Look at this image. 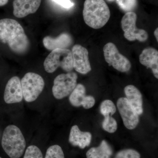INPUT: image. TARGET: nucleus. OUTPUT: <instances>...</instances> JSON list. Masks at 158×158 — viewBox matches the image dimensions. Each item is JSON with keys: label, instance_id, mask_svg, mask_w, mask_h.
Here are the masks:
<instances>
[{"label": "nucleus", "instance_id": "f257e3e1", "mask_svg": "<svg viewBox=\"0 0 158 158\" xmlns=\"http://www.w3.org/2000/svg\"><path fill=\"white\" fill-rule=\"evenodd\" d=\"M0 40L19 54L26 53L30 44L23 27L16 20L10 19L0 20Z\"/></svg>", "mask_w": 158, "mask_h": 158}, {"label": "nucleus", "instance_id": "f03ea898", "mask_svg": "<svg viewBox=\"0 0 158 158\" xmlns=\"http://www.w3.org/2000/svg\"><path fill=\"white\" fill-rule=\"evenodd\" d=\"M83 15L87 25L92 28L100 29L110 19V9L104 0H85Z\"/></svg>", "mask_w": 158, "mask_h": 158}, {"label": "nucleus", "instance_id": "7ed1b4c3", "mask_svg": "<svg viewBox=\"0 0 158 158\" xmlns=\"http://www.w3.org/2000/svg\"><path fill=\"white\" fill-rule=\"evenodd\" d=\"M2 145L9 157L19 158L24 152L26 142L20 130L16 126L10 125L3 132Z\"/></svg>", "mask_w": 158, "mask_h": 158}, {"label": "nucleus", "instance_id": "20e7f679", "mask_svg": "<svg viewBox=\"0 0 158 158\" xmlns=\"http://www.w3.org/2000/svg\"><path fill=\"white\" fill-rule=\"evenodd\" d=\"M44 66L48 73H52L59 67L67 72H70L73 69L71 51L66 48L52 51L46 58Z\"/></svg>", "mask_w": 158, "mask_h": 158}, {"label": "nucleus", "instance_id": "39448f33", "mask_svg": "<svg viewBox=\"0 0 158 158\" xmlns=\"http://www.w3.org/2000/svg\"><path fill=\"white\" fill-rule=\"evenodd\" d=\"M23 97L26 102L36 100L42 92L44 87V80L37 73H26L21 81Z\"/></svg>", "mask_w": 158, "mask_h": 158}, {"label": "nucleus", "instance_id": "423d86ee", "mask_svg": "<svg viewBox=\"0 0 158 158\" xmlns=\"http://www.w3.org/2000/svg\"><path fill=\"white\" fill-rule=\"evenodd\" d=\"M77 75L75 73L61 74L54 81L52 93L57 99H62L70 95L77 85Z\"/></svg>", "mask_w": 158, "mask_h": 158}, {"label": "nucleus", "instance_id": "0eeeda50", "mask_svg": "<svg viewBox=\"0 0 158 158\" xmlns=\"http://www.w3.org/2000/svg\"><path fill=\"white\" fill-rule=\"evenodd\" d=\"M137 15L135 12H127L122 19V29L124 32V37L129 41L137 40L144 42L148 37L147 32L143 29H138L136 27Z\"/></svg>", "mask_w": 158, "mask_h": 158}, {"label": "nucleus", "instance_id": "6e6552de", "mask_svg": "<svg viewBox=\"0 0 158 158\" xmlns=\"http://www.w3.org/2000/svg\"><path fill=\"white\" fill-rule=\"evenodd\" d=\"M103 52L105 60L110 66L121 72H127L131 69V65L129 60L119 53L113 43L106 44L104 47Z\"/></svg>", "mask_w": 158, "mask_h": 158}, {"label": "nucleus", "instance_id": "1a4fd4ad", "mask_svg": "<svg viewBox=\"0 0 158 158\" xmlns=\"http://www.w3.org/2000/svg\"><path fill=\"white\" fill-rule=\"evenodd\" d=\"M117 106L125 127L129 130L135 128L139 123V115L130 104L126 98H120L118 99Z\"/></svg>", "mask_w": 158, "mask_h": 158}, {"label": "nucleus", "instance_id": "9d476101", "mask_svg": "<svg viewBox=\"0 0 158 158\" xmlns=\"http://www.w3.org/2000/svg\"><path fill=\"white\" fill-rule=\"evenodd\" d=\"M73 67L75 70L82 74H86L91 70L88 50L81 45L76 44L72 50Z\"/></svg>", "mask_w": 158, "mask_h": 158}, {"label": "nucleus", "instance_id": "9b49d317", "mask_svg": "<svg viewBox=\"0 0 158 158\" xmlns=\"http://www.w3.org/2000/svg\"><path fill=\"white\" fill-rule=\"evenodd\" d=\"M69 102L73 106L78 107L83 106L85 109L92 108L95 104V99L93 96H86V88L81 84L76 87L71 93L69 97Z\"/></svg>", "mask_w": 158, "mask_h": 158}, {"label": "nucleus", "instance_id": "f8f14e48", "mask_svg": "<svg viewBox=\"0 0 158 158\" xmlns=\"http://www.w3.org/2000/svg\"><path fill=\"white\" fill-rule=\"evenodd\" d=\"M4 98L7 104L16 103L22 101L21 83L18 77H12L8 81L5 88Z\"/></svg>", "mask_w": 158, "mask_h": 158}, {"label": "nucleus", "instance_id": "ddd939ff", "mask_svg": "<svg viewBox=\"0 0 158 158\" xmlns=\"http://www.w3.org/2000/svg\"><path fill=\"white\" fill-rule=\"evenodd\" d=\"M41 2V0H14L13 14L15 17L21 18L33 14L39 9Z\"/></svg>", "mask_w": 158, "mask_h": 158}, {"label": "nucleus", "instance_id": "4468645a", "mask_svg": "<svg viewBox=\"0 0 158 158\" xmlns=\"http://www.w3.org/2000/svg\"><path fill=\"white\" fill-rule=\"evenodd\" d=\"M139 61L142 65L150 68L154 76L158 79V52L156 49L153 48L144 49L139 56Z\"/></svg>", "mask_w": 158, "mask_h": 158}, {"label": "nucleus", "instance_id": "2eb2a0df", "mask_svg": "<svg viewBox=\"0 0 158 158\" xmlns=\"http://www.w3.org/2000/svg\"><path fill=\"white\" fill-rule=\"evenodd\" d=\"M92 135L88 132H82L77 125H74L71 129L69 134V143L74 146H78L84 149L89 146Z\"/></svg>", "mask_w": 158, "mask_h": 158}, {"label": "nucleus", "instance_id": "dca6fc26", "mask_svg": "<svg viewBox=\"0 0 158 158\" xmlns=\"http://www.w3.org/2000/svg\"><path fill=\"white\" fill-rule=\"evenodd\" d=\"M43 43L47 49L52 51L56 49L67 48L71 45L73 39L69 34L63 33L56 38L47 36L44 38Z\"/></svg>", "mask_w": 158, "mask_h": 158}, {"label": "nucleus", "instance_id": "f3484780", "mask_svg": "<svg viewBox=\"0 0 158 158\" xmlns=\"http://www.w3.org/2000/svg\"><path fill=\"white\" fill-rule=\"evenodd\" d=\"M126 98L132 107L138 113L141 115L143 113L142 94L138 88L132 85H129L124 88Z\"/></svg>", "mask_w": 158, "mask_h": 158}, {"label": "nucleus", "instance_id": "a211bd4d", "mask_svg": "<svg viewBox=\"0 0 158 158\" xmlns=\"http://www.w3.org/2000/svg\"><path fill=\"white\" fill-rule=\"evenodd\" d=\"M113 151L111 146L103 140L99 146L90 148L86 153L87 158H111Z\"/></svg>", "mask_w": 158, "mask_h": 158}, {"label": "nucleus", "instance_id": "6ab92c4d", "mask_svg": "<svg viewBox=\"0 0 158 158\" xmlns=\"http://www.w3.org/2000/svg\"><path fill=\"white\" fill-rule=\"evenodd\" d=\"M116 111V106L112 101L106 100L102 102L100 106V112L104 117L112 116Z\"/></svg>", "mask_w": 158, "mask_h": 158}, {"label": "nucleus", "instance_id": "aec40b11", "mask_svg": "<svg viewBox=\"0 0 158 158\" xmlns=\"http://www.w3.org/2000/svg\"><path fill=\"white\" fill-rule=\"evenodd\" d=\"M102 126L105 131L110 133L115 132L117 129V122L111 116L105 117Z\"/></svg>", "mask_w": 158, "mask_h": 158}, {"label": "nucleus", "instance_id": "412c9836", "mask_svg": "<svg viewBox=\"0 0 158 158\" xmlns=\"http://www.w3.org/2000/svg\"><path fill=\"white\" fill-rule=\"evenodd\" d=\"M45 158H65V156L61 147L58 145H54L48 149Z\"/></svg>", "mask_w": 158, "mask_h": 158}, {"label": "nucleus", "instance_id": "4be33fe9", "mask_svg": "<svg viewBox=\"0 0 158 158\" xmlns=\"http://www.w3.org/2000/svg\"><path fill=\"white\" fill-rule=\"evenodd\" d=\"M116 2L120 9L127 12L133 11L137 5V0H116Z\"/></svg>", "mask_w": 158, "mask_h": 158}, {"label": "nucleus", "instance_id": "5701e85b", "mask_svg": "<svg viewBox=\"0 0 158 158\" xmlns=\"http://www.w3.org/2000/svg\"><path fill=\"white\" fill-rule=\"evenodd\" d=\"M23 158H43L40 149L35 145H31L26 150Z\"/></svg>", "mask_w": 158, "mask_h": 158}, {"label": "nucleus", "instance_id": "b1692460", "mask_svg": "<svg viewBox=\"0 0 158 158\" xmlns=\"http://www.w3.org/2000/svg\"><path fill=\"white\" fill-rule=\"evenodd\" d=\"M141 155L136 150L126 149L120 151L116 154L114 158H140Z\"/></svg>", "mask_w": 158, "mask_h": 158}, {"label": "nucleus", "instance_id": "393cba45", "mask_svg": "<svg viewBox=\"0 0 158 158\" xmlns=\"http://www.w3.org/2000/svg\"><path fill=\"white\" fill-rule=\"evenodd\" d=\"M53 2L57 3L65 9H69L73 7L74 4L70 0H52Z\"/></svg>", "mask_w": 158, "mask_h": 158}, {"label": "nucleus", "instance_id": "a878e982", "mask_svg": "<svg viewBox=\"0 0 158 158\" xmlns=\"http://www.w3.org/2000/svg\"><path fill=\"white\" fill-rule=\"evenodd\" d=\"M9 2V0H0V6H5Z\"/></svg>", "mask_w": 158, "mask_h": 158}, {"label": "nucleus", "instance_id": "bb28decb", "mask_svg": "<svg viewBox=\"0 0 158 158\" xmlns=\"http://www.w3.org/2000/svg\"><path fill=\"white\" fill-rule=\"evenodd\" d=\"M154 34L155 36L156 39L157 40V41H158V28H156V29L155 31H154Z\"/></svg>", "mask_w": 158, "mask_h": 158}, {"label": "nucleus", "instance_id": "cd10ccee", "mask_svg": "<svg viewBox=\"0 0 158 158\" xmlns=\"http://www.w3.org/2000/svg\"><path fill=\"white\" fill-rule=\"evenodd\" d=\"M109 1H113V0H109Z\"/></svg>", "mask_w": 158, "mask_h": 158}, {"label": "nucleus", "instance_id": "c85d7f7f", "mask_svg": "<svg viewBox=\"0 0 158 158\" xmlns=\"http://www.w3.org/2000/svg\"><path fill=\"white\" fill-rule=\"evenodd\" d=\"M0 158H1V157H0Z\"/></svg>", "mask_w": 158, "mask_h": 158}]
</instances>
